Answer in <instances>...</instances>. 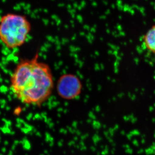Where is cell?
I'll list each match as a JSON object with an SVG mask.
<instances>
[{
  "label": "cell",
  "instance_id": "cell-1",
  "mask_svg": "<svg viewBox=\"0 0 155 155\" xmlns=\"http://www.w3.org/2000/svg\"><path fill=\"white\" fill-rule=\"evenodd\" d=\"M54 87L51 68L39 60L38 53L18 62L10 78V89L24 104L38 106L50 97Z\"/></svg>",
  "mask_w": 155,
  "mask_h": 155
},
{
  "label": "cell",
  "instance_id": "cell-4",
  "mask_svg": "<svg viewBox=\"0 0 155 155\" xmlns=\"http://www.w3.org/2000/svg\"><path fill=\"white\" fill-rule=\"evenodd\" d=\"M143 40L146 49L155 55V25L146 31Z\"/></svg>",
  "mask_w": 155,
  "mask_h": 155
},
{
  "label": "cell",
  "instance_id": "cell-3",
  "mask_svg": "<svg viewBox=\"0 0 155 155\" xmlns=\"http://www.w3.org/2000/svg\"><path fill=\"white\" fill-rule=\"evenodd\" d=\"M82 84L76 75L66 73L60 77L57 90L59 96L64 100H72L77 98L82 92Z\"/></svg>",
  "mask_w": 155,
  "mask_h": 155
},
{
  "label": "cell",
  "instance_id": "cell-2",
  "mask_svg": "<svg viewBox=\"0 0 155 155\" xmlns=\"http://www.w3.org/2000/svg\"><path fill=\"white\" fill-rule=\"evenodd\" d=\"M31 29V23L26 16L6 14L0 19V40L8 49L17 48L25 43Z\"/></svg>",
  "mask_w": 155,
  "mask_h": 155
}]
</instances>
